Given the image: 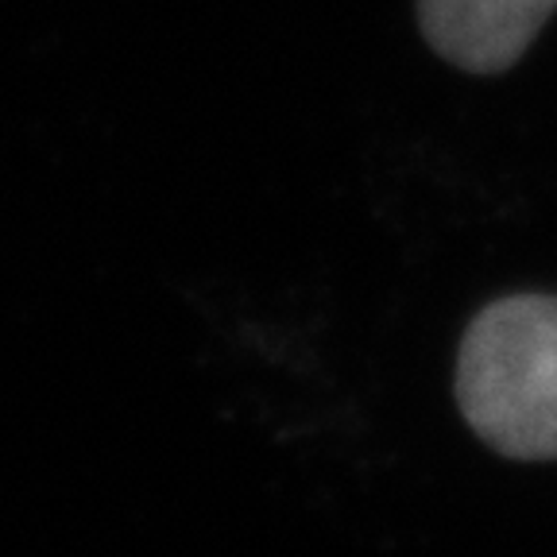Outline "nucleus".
<instances>
[{
	"label": "nucleus",
	"instance_id": "obj_1",
	"mask_svg": "<svg viewBox=\"0 0 557 557\" xmlns=\"http://www.w3.org/2000/svg\"><path fill=\"white\" fill-rule=\"evenodd\" d=\"M457 407L511 461H557V295H507L469 322Z\"/></svg>",
	"mask_w": 557,
	"mask_h": 557
},
{
	"label": "nucleus",
	"instance_id": "obj_2",
	"mask_svg": "<svg viewBox=\"0 0 557 557\" xmlns=\"http://www.w3.org/2000/svg\"><path fill=\"white\" fill-rule=\"evenodd\" d=\"M557 0H418L430 51L465 74H504L531 51Z\"/></svg>",
	"mask_w": 557,
	"mask_h": 557
}]
</instances>
